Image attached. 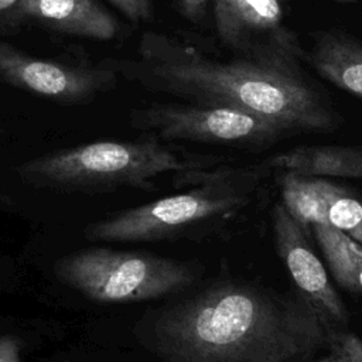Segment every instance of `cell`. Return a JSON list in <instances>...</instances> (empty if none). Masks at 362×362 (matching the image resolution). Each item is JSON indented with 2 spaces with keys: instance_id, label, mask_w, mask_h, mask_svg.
<instances>
[{
  "instance_id": "1",
  "label": "cell",
  "mask_w": 362,
  "mask_h": 362,
  "mask_svg": "<svg viewBox=\"0 0 362 362\" xmlns=\"http://www.w3.org/2000/svg\"><path fill=\"white\" fill-rule=\"evenodd\" d=\"M337 331L297 291L242 279L148 310L134 325L163 362H307Z\"/></svg>"
},
{
  "instance_id": "2",
  "label": "cell",
  "mask_w": 362,
  "mask_h": 362,
  "mask_svg": "<svg viewBox=\"0 0 362 362\" xmlns=\"http://www.w3.org/2000/svg\"><path fill=\"white\" fill-rule=\"evenodd\" d=\"M119 75L197 105L226 106L294 133H325L341 116L297 62L242 55L223 59L164 33L144 31L133 59H107Z\"/></svg>"
},
{
  "instance_id": "3",
  "label": "cell",
  "mask_w": 362,
  "mask_h": 362,
  "mask_svg": "<svg viewBox=\"0 0 362 362\" xmlns=\"http://www.w3.org/2000/svg\"><path fill=\"white\" fill-rule=\"evenodd\" d=\"M264 171L267 168L260 164L177 173V181L194 188L92 222L85 226L83 236L89 242L133 243L177 240L211 232L249 206Z\"/></svg>"
},
{
  "instance_id": "4",
  "label": "cell",
  "mask_w": 362,
  "mask_h": 362,
  "mask_svg": "<svg viewBox=\"0 0 362 362\" xmlns=\"http://www.w3.org/2000/svg\"><path fill=\"white\" fill-rule=\"evenodd\" d=\"M219 156L177 150L144 133L137 140H98L54 150L16 167L25 184L59 192H109L120 188L156 191L161 174L206 170Z\"/></svg>"
},
{
  "instance_id": "5",
  "label": "cell",
  "mask_w": 362,
  "mask_h": 362,
  "mask_svg": "<svg viewBox=\"0 0 362 362\" xmlns=\"http://www.w3.org/2000/svg\"><path fill=\"white\" fill-rule=\"evenodd\" d=\"M54 273L89 301L124 304L184 291L197 280L198 266L150 252L88 247L58 259Z\"/></svg>"
},
{
  "instance_id": "6",
  "label": "cell",
  "mask_w": 362,
  "mask_h": 362,
  "mask_svg": "<svg viewBox=\"0 0 362 362\" xmlns=\"http://www.w3.org/2000/svg\"><path fill=\"white\" fill-rule=\"evenodd\" d=\"M130 124L160 140L233 147H264L290 136L277 123L249 112L197 103H156L136 109Z\"/></svg>"
},
{
  "instance_id": "7",
  "label": "cell",
  "mask_w": 362,
  "mask_h": 362,
  "mask_svg": "<svg viewBox=\"0 0 362 362\" xmlns=\"http://www.w3.org/2000/svg\"><path fill=\"white\" fill-rule=\"evenodd\" d=\"M119 74L107 59L99 64L66 62L28 54L0 41V79L25 93L64 106L90 103L112 90Z\"/></svg>"
},
{
  "instance_id": "8",
  "label": "cell",
  "mask_w": 362,
  "mask_h": 362,
  "mask_svg": "<svg viewBox=\"0 0 362 362\" xmlns=\"http://www.w3.org/2000/svg\"><path fill=\"white\" fill-rule=\"evenodd\" d=\"M219 40L240 55L297 62L303 55L280 0H212Z\"/></svg>"
},
{
  "instance_id": "9",
  "label": "cell",
  "mask_w": 362,
  "mask_h": 362,
  "mask_svg": "<svg viewBox=\"0 0 362 362\" xmlns=\"http://www.w3.org/2000/svg\"><path fill=\"white\" fill-rule=\"evenodd\" d=\"M274 246L291 276L296 291L303 296L332 327L345 329L348 310L329 280L325 266L313 250L308 233L281 202L272 209Z\"/></svg>"
},
{
  "instance_id": "10",
  "label": "cell",
  "mask_w": 362,
  "mask_h": 362,
  "mask_svg": "<svg viewBox=\"0 0 362 362\" xmlns=\"http://www.w3.org/2000/svg\"><path fill=\"white\" fill-rule=\"evenodd\" d=\"M23 25L96 41L115 40L120 31L116 17L98 0H20L0 17V27Z\"/></svg>"
},
{
  "instance_id": "11",
  "label": "cell",
  "mask_w": 362,
  "mask_h": 362,
  "mask_svg": "<svg viewBox=\"0 0 362 362\" xmlns=\"http://www.w3.org/2000/svg\"><path fill=\"white\" fill-rule=\"evenodd\" d=\"M267 170L293 171L311 177L362 180V146H298L262 163Z\"/></svg>"
},
{
  "instance_id": "12",
  "label": "cell",
  "mask_w": 362,
  "mask_h": 362,
  "mask_svg": "<svg viewBox=\"0 0 362 362\" xmlns=\"http://www.w3.org/2000/svg\"><path fill=\"white\" fill-rule=\"evenodd\" d=\"M314 69L338 88L362 100V42L338 31L314 35L310 52Z\"/></svg>"
},
{
  "instance_id": "13",
  "label": "cell",
  "mask_w": 362,
  "mask_h": 362,
  "mask_svg": "<svg viewBox=\"0 0 362 362\" xmlns=\"http://www.w3.org/2000/svg\"><path fill=\"white\" fill-rule=\"evenodd\" d=\"M279 185L287 212L310 233L311 226L328 222L329 180L280 171Z\"/></svg>"
},
{
  "instance_id": "14",
  "label": "cell",
  "mask_w": 362,
  "mask_h": 362,
  "mask_svg": "<svg viewBox=\"0 0 362 362\" xmlns=\"http://www.w3.org/2000/svg\"><path fill=\"white\" fill-rule=\"evenodd\" d=\"M334 280L362 298V246L329 223L311 226Z\"/></svg>"
},
{
  "instance_id": "15",
  "label": "cell",
  "mask_w": 362,
  "mask_h": 362,
  "mask_svg": "<svg viewBox=\"0 0 362 362\" xmlns=\"http://www.w3.org/2000/svg\"><path fill=\"white\" fill-rule=\"evenodd\" d=\"M328 222L362 246V197L346 185L331 181Z\"/></svg>"
},
{
  "instance_id": "16",
  "label": "cell",
  "mask_w": 362,
  "mask_h": 362,
  "mask_svg": "<svg viewBox=\"0 0 362 362\" xmlns=\"http://www.w3.org/2000/svg\"><path fill=\"white\" fill-rule=\"evenodd\" d=\"M315 362H362V338L354 332L338 329L332 335L324 358Z\"/></svg>"
},
{
  "instance_id": "17",
  "label": "cell",
  "mask_w": 362,
  "mask_h": 362,
  "mask_svg": "<svg viewBox=\"0 0 362 362\" xmlns=\"http://www.w3.org/2000/svg\"><path fill=\"white\" fill-rule=\"evenodd\" d=\"M132 23L148 21L153 17L151 0H106Z\"/></svg>"
},
{
  "instance_id": "18",
  "label": "cell",
  "mask_w": 362,
  "mask_h": 362,
  "mask_svg": "<svg viewBox=\"0 0 362 362\" xmlns=\"http://www.w3.org/2000/svg\"><path fill=\"white\" fill-rule=\"evenodd\" d=\"M23 344L11 334L0 335V362H21Z\"/></svg>"
},
{
  "instance_id": "19",
  "label": "cell",
  "mask_w": 362,
  "mask_h": 362,
  "mask_svg": "<svg viewBox=\"0 0 362 362\" xmlns=\"http://www.w3.org/2000/svg\"><path fill=\"white\" fill-rule=\"evenodd\" d=\"M178 4L188 20L198 23L205 16L208 0H178Z\"/></svg>"
},
{
  "instance_id": "20",
  "label": "cell",
  "mask_w": 362,
  "mask_h": 362,
  "mask_svg": "<svg viewBox=\"0 0 362 362\" xmlns=\"http://www.w3.org/2000/svg\"><path fill=\"white\" fill-rule=\"evenodd\" d=\"M20 0H0V17L7 13L11 7H14Z\"/></svg>"
},
{
  "instance_id": "21",
  "label": "cell",
  "mask_w": 362,
  "mask_h": 362,
  "mask_svg": "<svg viewBox=\"0 0 362 362\" xmlns=\"http://www.w3.org/2000/svg\"><path fill=\"white\" fill-rule=\"evenodd\" d=\"M338 1H344V3H354V1H358V0H338Z\"/></svg>"
},
{
  "instance_id": "22",
  "label": "cell",
  "mask_w": 362,
  "mask_h": 362,
  "mask_svg": "<svg viewBox=\"0 0 362 362\" xmlns=\"http://www.w3.org/2000/svg\"><path fill=\"white\" fill-rule=\"evenodd\" d=\"M1 133H3V129H1V127H0V134H1Z\"/></svg>"
},
{
  "instance_id": "23",
  "label": "cell",
  "mask_w": 362,
  "mask_h": 362,
  "mask_svg": "<svg viewBox=\"0 0 362 362\" xmlns=\"http://www.w3.org/2000/svg\"><path fill=\"white\" fill-rule=\"evenodd\" d=\"M0 199H4V198H1V194H0Z\"/></svg>"
},
{
  "instance_id": "24",
  "label": "cell",
  "mask_w": 362,
  "mask_h": 362,
  "mask_svg": "<svg viewBox=\"0 0 362 362\" xmlns=\"http://www.w3.org/2000/svg\"><path fill=\"white\" fill-rule=\"evenodd\" d=\"M64 362H69V361H64Z\"/></svg>"
}]
</instances>
